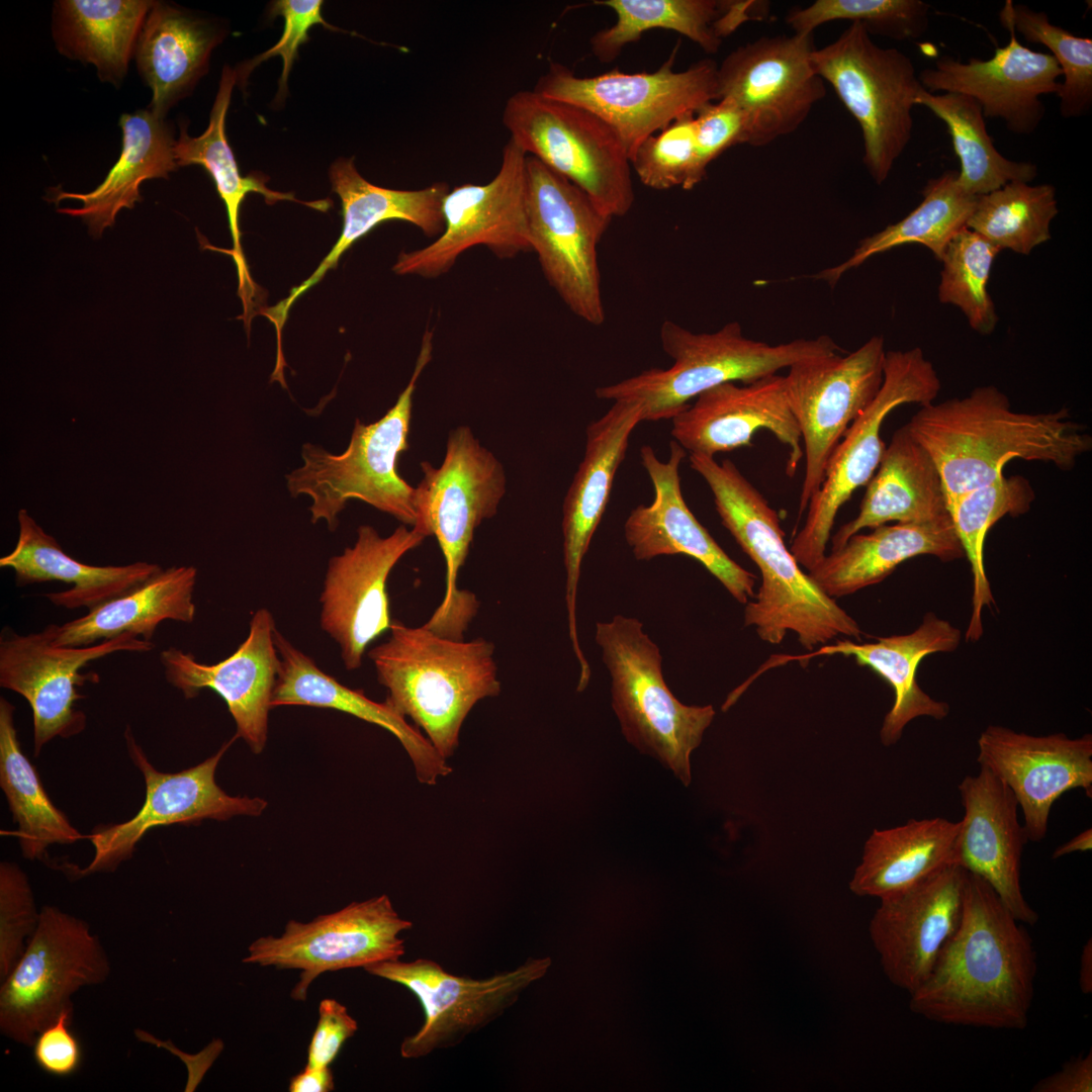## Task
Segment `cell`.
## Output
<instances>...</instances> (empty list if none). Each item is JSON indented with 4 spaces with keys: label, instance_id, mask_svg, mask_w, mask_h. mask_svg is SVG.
Returning <instances> with one entry per match:
<instances>
[{
    "label": "cell",
    "instance_id": "cell-1",
    "mask_svg": "<svg viewBox=\"0 0 1092 1092\" xmlns=\"http://www.w3.org/2000/svg\"><path fill=\"white\" fill-rule=\"evenodd\" d=\"M1021 924L985 880L968 873L960 925L910 994L911 1011L944 1024L1025 1028L1036 952Z\"/></svg>",
    "mask_w": 1092,
    "mask_h": 1092
},
{
    "label": "cell",
    "instance_id": "cell-2",
    "mask_svg": "<svg viewBox=\"0 0 1092 1092\" xmlns=\"http://www.w3.org/2000/svg\"><path fill=\"white\" fill-rule=\"evenodd\" d=\"M906 425L938 469L947 510L962 495L1001 476L1013 459L1069 470L1092 448L1086 428L1073 421L1067 408L1014 412L1008 396L994 385L923 405Z\"/></svg>",
    "mask_w": 1092,
    "mask_h": 1092
},
{
    "label": "cell",
    "instance_id": "cell-3",
    "mask_svg": "<svg viewBox=\"0 0 1092 1092\" xmlns=\"http://www.w3.org/2000/svg\"><path fill=\"white\" fill-rule=\"evenodd\" d=\"M691 467L710 487L722 525L761 574L755 600L744 609V625L761 640L779 644L794 632L812 650L839 636L859 640L857 622L801 568L785 544L778 513L729 459L690 454Z\"/></svg>",
    "mask_w": 1092,
    "mask_h": 1092
},
{
    "label": "cell",
    "instance_id": "cell-4",
    "mask_svg": "<svg viewBox=\"0 0 1092 1092\" xmlns=\"http://www.w3.org/2000/svg\"><path fill=\"white\" fill-rule=\"evenodd\" d=\"M388 639L368 651L385 699L411 718L445 759L459 745L463 722L477 702L497 697L494 645L442 637L393 620Z\"/></svg>",
    "mask_w": 1092,
    "mask_h": 1092
},
{
    "label": "cell",
    "instance_id": "cell-5",
    "mask_svg": "<svg viewBox=\"0 0 1092 1092\" xmlns=\"http://www.w3.org/2000/svg\"><path fill=\"white\" fill-rule=\"evenodd\" d=\"M433 334L426 330L413 375L386 414L371 424L355 421L348 447L340 454L305 443L302 464L286 475L288 492L306 495L310 521H324L330 531L351 499L364 502L405 526H415V487L397 471V460L408 448L413 398L417 382L432 358Z\"/></svg>",
    "mask_w": 1092,
    "mask_h": 1092
},
{
    "label": "cell",
    "instance_id": "cell-6",
    "mask_svg": "<svg viewBox=\"0 0 1092 1092\" xmlns=\"http://www.w3.org/2000/svg\"><path fill=\"white\" fill-rule=\"evenodd\" d=\"M663 351L673 360L668 368H650L615 384L596 389L600 399H636L641 421L668 420L701 393L726 382L747 383L777 374L783 368L841 349L828 336L796 339L769 345L746 338L738 322L714 333H694L664 321L659 331Z\"/></svg>",
    "mask_w": 1092,
    "mask_h": 1092
},
{
    "label": "cell",
    "instance_id": "cell-7",
    "mask_svg": "<svg viewBox=\"0 0 1092 1092\" xmlns=\"http://www.w3.org/2000/svg\"><path fill=\"white\" fill-rule=\"evenodd\" d=\"M421 467L424 476L415 487L414 528L425 537L437 538L446 564L444 598L423 626L442 637L461 640L479 604L472 593L458 589L457 577L475 529L497 511L506 492V474L497 458L464 426L449 434L439 467L428 461Z\"/></svg>",
    "mask_w": 1092,
    "mask_h": 1092
},
{
    "label": "cell",
    "instance_id": "cell-8",
    "mask_svg": "<svg viewBox=\"0 0 1092 1092\" xmlns=\"http://www.w3.org/2000/svg\"><path fill=\"white\" fill-rule=\"evenodd\" d=\"M595 639L612 680V705L626 739L668 766L685 786L690 756L715 717L711 705L688 706L670 692L658 646L636 618L596 624Z\"/></svg>",
    "mask_w": 1092,
    "mask_h": 1092
},
{
    "label": "cell",
    "instance_id": "cell-9",
    "mask_svg": "<svg viewBox=\"0 0 1092 1092\" xmlns=\"http://www.w3.org/2000/svg\"><path fill=\"white\" fill-rule=\"evenodd\" d=\"M816 73L834 89L857 121L863 164L881 185L910 143L912 110L923 88L912 60L878 46L857 22L812 54Z\"/></svg>",
    "mask_w": 1092,
    "mask_h": 1092
},
{
    "label": "cell",
    "instance_id": "cell-10",
    "mask_svg": "<svg viewBox=\"0 0 1092 1092\" xmlns=\"http://www.w3.org/2000/svg\"><path fill=\"white\" fill-rule=\"evenodd\" d=\"M503 123L529 156L581 189L612 218L635 200L631 163L616 130L594 112L534 90L507 100Z\"/></svg>",
    "mask_w": 1092,
    "mask_h": 1092
},
{
    "label": "cell",
    "instance_id": "cell-11",
    "mask_svg": "<svg viewBox=\"0 0 1092 1092\" xmlns=\"http://www.w3.org/2000/svg\"><path fill=\"white\" fill-rule=\"evenodd\" d=\"M676 46L654 72L625 73L618 68L580 77L551 62L539 77L537 93L583 107L610 124L621 138L629 159L650 135L679 115L697 112L718 100V65L711 59L675 72Z\"/></svg>",
    "mask_w": 1092,
    "mask_h": 1092
},
{
    "label": "cell",
    "instance_id": "cell-12",
    "mask_svg": "<svg viewBox=\"0 0 1092 1092\" xmlns=\"http://www.w3.org/2000/svg\"><path fill=\"white\" fill-rule=\"evenodd\" d=\"M108 957L84 920L44 906L37 926L0 988V1031L31 1046L35 1036L72 1009L80 988L102 984Z\"/></svg>",
    "mask_w": 1092,
    "mask_h": 1092
},
{
    "label": "cell",
    "instance_id": "cell-13",
    "mask_svg": "<svg viewBox=\"0 0 1092 1092\" xmlns=\"http://www.w3.org/2000/svg\"><path fill=\"white\" fill-rule=\"evenodd\" d=\"M940 387L933 364L920 348L886 352L882 386L834 449L804 526L792 542L790 550L800 565L809 570L823 559L839 509L878 469L886 449L881 438L886 417L905 403L933 402Z\"/></svg>",
    "mask_w": 1092,
    "mask_h": 1092
},
{
    "label": "cell",
    "instance_id": "cell-14",
    "mask_svg": "<svg viewBox=\"0 0 1092 1092\" xmlns=\"http://www.w3.org/2000/svg\"><path fill=\"white\" fill-rule=\"evenodd\" d=\"M527 211L532 251L572 313L593 326L606 318L598 249L612 217L581 189L527 156Z\"/></svg>",
    "mask_w": 1092,
    "mask_h": 1092
},
{
    "label": "cell",
    "instance_id": "cell-15",
    "mask_svg": "<svg viewBox=\"0 0 1092 1092\" xmlns=\"http://www.w3.org/2000/svg\"><path fill=\"white\" fill-rule=\"evenodd\" d=\"M813 33L764 35L729 53L717 70L718 100L745 117V142L763 147L799 128L826 95L812 64Z\"/></svg>",
    "mask_w": 1092,
    "mask_h": 1092
},
{
    "label": "cell",
    "instance_id": "cell-16",
    "mask_svg": "<svg viewBox=\"0 0 1092 1092\" xmlns=\"http://www.w3.org/2000/svg\"><path fill=\"white\" fill-rule=\"evenodd\" d=\"M412 927L383 894L309 922L289 920L280 936L254 940L243 963L298 970L291 997L303 1001L310 984L324 973L399 960L405 953L400 933Z\"/></svg>",
    "mask_w": 1092,
    "mask_h": 1092
},
{
    "label": "cell",
    "instance_id": "cell-17",
    "mask_svg": "<svg viewBox=\"0 0 1092 1092\" xmlns=\"http://www.w3.org/2000/svg\"><path fill=\"white\" fill-rule=\"evenodd\" d=\"M886 352L884 338L874 336L845 356L814 357L788 368L786 394L805 457L799 516L820 488L828 461L845 431L878 394Z\"/></svg>",
    "mask_w": 1092,
    "mask_h": 1092
},
{
    "label": "cell",
    "instance_id": "cell-18",
    "mask_svg": "<svg viewBox=\"0 0 1092 1092\" xmlns=\"http://www.w3.org/2000/svg\"><path fill=\"white\" fill-rule=\"evenodd\" d=\"M527 156L509 139L493 179L483 185L465 183L449 190L442 205L443 233L424 248L401 252L393 272L435 278L447 273L462 253L475 246H485L502 259L532 251Z\"/></svg>",
    "mask_w": 1092,
    "mask_h": 1092
},
{
    "label": "cell",
    "instance_id": "cell-19",
    "mask_svg": "<svg viewBox=\"0 0 1092 1092\" xmlns=\"http://www.w3.org/2000/svg\"><path fill=\"white\" fill-rule=\"evenodd\" d=\"M548 966L547 960L529 961L484 979L456 976L429 959L386 961L364 970L404 986L421 1004L423 1025L399 1049L402 1058L414 1060L453 1048L498 1018Z\"/></svg>",
    "mask_w": 1092,
    "mask_h": 1092
},
{
    "label": "cell",
    "instance_id": "cell-20",
    "mask_svg": "<svg viewBox=\"0 0 1092 1092\" xmlns=\"http://www.w3.org/2000/svg\"><path fill=\"white\" fill-rule=\"evenodd\" d=\"M124 737L128 754L145 779V802L131 819L94 828L88 835L94 847L93 858L84 869H71L76 877L116 870L132 856L136 843L153 828L197 824L205 819L224 821L238 815L259 816L268 805L259 797L230 796L215 782L216 767L238 738L236 734L216 753L178 772L156 769L129 727Z\"/></svg>",
    "mask_w": 1092,
    "mask_h": 1092
},
{
    "label": "cell",
    "instance_id": "cell-21",
    "mask_svg": "<svg viewBox=\"0 0 1092 1092\" xmlns=\"http://www.w3.org/2000/svg\"><path fill=\"white\" fill-rule=\"evenodd\" d=\"M55 624L28 635L10 633L0 640V686L26 699L32 710L33 746L41 748L57 736L69 738L86 727V715L75 703L84 696L77 691L95 674L80 670L90 661L118 651L147 652L151 641L132 633L83 647L54 643Z\"/></svg>",
    "mask_w": 1092,
    "mask_h": 1092
},
{
    "label": "cell",
    "instance_id": "cell-22",
    "mask_svg": "<svg viewBox=\"0 0 1092 1092\" xmlns=\"http://www.w3.org/2000/svg\"><path fill=\"white\" fill-rule=\"evenodd\" d=\"M425 538L405 525L386 537L361 525L355 543L330 558L320 597V625L339 645L347 670L358 669L368 646L389 631L388 576Z\"/></svg>",
    "mask_w": 1092,
    "mask_h": 1092
},
{
    "label": "cell",
    "instance_id": "cell-23",
    "mask_svg": "<svg viewBox=\"0 0 1092 1092\" xmlns=\"http://www.w3.org/2000/svg\"><path fill=\"white\" fill-rule=\"evenodd\" d=\"M968 872L947 864L880 898L869 932L885 976L911 994L928 977L960 925Z\"/></svg>",
    "mask_w": 1092,
    "mask_h": 1092
},
{
    "label": "cell",
    "instance_id": "cell-24",
    "mask_svg": "<svg viewBox=\"0 0 1092 1092\" xmlns=\"http://www.w3.org/2000/svg\"><path fill=\"white\" fill-rule=\"evenodd\" d=\"M978 749L979 764L1014 795L1028 841L1046 836L1052 806L1064 793L1081 788L1091 797V734L1034 736L990 725L980 734Z\"/></svg>",
    "mask_w": 1092,
    "mask_h": 1092
},
{
    "label": "cell",
    "instance_id": "cell-25",
    "mask_svg": "<svg viewBox=\"0 0 1092 1092\" xmlns=\"http://www.w3.org/2000/svg\"><path fill=\"white\" fill-rule=\"evenodd\" d=\"M1003 27L1009 32V42L997 48L992 58L964 63L943 56L918 78L926 91L970 96L980 104L985 118L1002 119L1011 132L1028 135L1045 113L1040 96L1059 95L1058 79L1063 73L1054 56L1022 46L1011 26Z\"/></svg>",
    "mask_w": 1092,
    "mask_h": 1092
},
{
    "label": "cell",
    "instance_id": "cell-26",
    "mask_svg": "<svg viewBox=\"0 0 1092 1092\" xmlns=\"http://www.w3.org/2000/svg\"><path fill=\"white\" fill-rule=\"evenodd\" d=\"M271 612L260 608L252 615L249 634L236 651L213 664L196 660L193 654L169 647L160 654L166 680L186 699L201 690L215 692L233 716L238 738L255 754L266 746L272 694L280 665Z\"/></svg>",
    "mask_w": 1092,
    "mask_h": 1092
},
{
    "label": "cell",
    "instance_id": "cell-27",
    "mask_svg": "<svg viewBox=\"0 0 1092 1092\" xmlns=\"http://www.w3.org/2000/svg\"><path fill=\"white\" fill-rule=\"evenodd\" d=\"M686 452L673 440L668 459L661 461L650 446L641 447V464L651 480L654 498L649 506L640 505L630 512L624 524L626 542L637 560L675 554L698 560L737 602L747 604L755 596L756 575L718 545L685 502L679 465Z\"/></svg>",
    "mask_w": 1092,
    "mask_h": 1092
},
{
    "label": "cell",
    "instance_id": "cell-28",
    "mask_svg": "<svg viewBox=\"0 0 1092 1092\" xmlns=\"http://www.w3.org/2000/svg\"><path fill=\"white\" fill-rule=\"evenodd\" d=\"M671 435L690 454L714 457L750 446L758 430L769 431L788 447L786 472L793 476L804 457L798 423L790 407L785 378L774 374L751 382H726L695 398L671 419Z\"/></svg>",
    "mask_w": 1092,
    "mask_h": 1092
},
{
    "label": "cell",
    "instance_id": "cell-29",
    "mask_svg": "<svg viewBox=\"0 0 1092 1092\" xmlns=\"http://www.w3.org/2000/svg\"><path fill=\"white\" fill-rule=\"evenodd\" d=\"M964 816L959 821L952 863L985 880L1014 918L1033 925L1037 913L1023 896L1020 869L1028 841L1009 788L987 767L958 786Z\"/></svg>",
    "mask_w": 1092,
    "mask_h": 1092
},
{
    "label": "cell",
    "instance_id": "cell-30",
    "mask_svg": "<svg viewBox=\"0 0 1092 1092\" xmlns=\"http://www.w3.org/2000/svg\"><path fill=\"white\" fill-rule=\"evenodd\" d=\"M642 403L615 400L610 410L586 428L585 452L563 502V560L568 634L579 671L589 664L578 642L576 595L583 557L607 509L616 472L625 458L630 435L642 422Z\"/></svg>",
    "mask_w": 1092,
    "mask_h": 1092
},
{
    "label": "cell",
    "instance_id": "cell-31",
    "mask_svg": "<svg viewBox=\"0 0 1092 1092\" xmlns=\"http://www.w3.org/2000/svg\"><path fill=\"white\" fill-rule=\"evenodd\" d=\"M330 180L342 203L343 229L337 243L306 280L293 287L286 298L261 312L275 326L278 351L282 350L281 332L292 304L375 226L398 219L416 225L428 237H439L444 231L442 205L449 191L445 182H435L417 190L379 187L363 178L354 158L336 160L330 168Z\"/></svg>",
    "mask_w": 1092,
    "mask_h": 1092
},
{
    "label": "cell",
    "instance_id": "cell-32",
    "mask_svg": "<svg viewBox=\"0 0 1092 1092\" xmlns=\"http://www.w3.org/2000/svg\"><path fill=\"white\" fill-rule=\"evenodd\" d=\"M960 642V629L928 613L912 633L878 638L869 643L837 640L803 655L775 656L776 660L770 665L841 654L852 656L859 665L873 669L894 691L893 706L886 714L880 731L882 743L891 746L901 738L905 726L913 719L924 716L942 720L948 715V704L927 695L916 680V671L922 658L936 652L953 651Z\"/></svg>",
    "mask_w": 1092,
    "mask_h": 1092
},
{
    "label": "cell",
    "instance_id": "cell-33",
    "mask_svg": "<svg viewBox=\"0 0 1092 1092\" xmlns=\"http://www.w3.org/2000/svg\"><path fill=\"white\" fill-rule=\"evenodd\" d=\"M274 640L280 665L272 694V708L308 706L335 709L382 727L401 743L422 784L433 786L439 778L452 772L447 759L440 755L430 740L407 723L406 718L387 701L375 702L363 690L342 685L277 629Z\"/></svg>",
    "mask_w": 1092,
    "mask_h": 1092
},
{
    "label": "cell",
    "instance_id": "cell-34",
    "mask_svg": "<svg viewBox=\"0 0 1092 1092\" xmlns=\"http://www.w3.org/2000/svg\"><path fill=\"white\" fill-rule=\"evenodd\" d=\"M919 555H932L944 562L965 557L949 515L926 522L885 524L869 534L856 533L807 573L834 599L881 582L901 563Z\"/></svg>",
    "mask_w": 1092,
    "mask_h": 1092
},
{
    "label": "cell",
    "instance_id": "cell-35",
    "mask_svg": "<svg viewBox=\"0 0 1092 1092\" xmlns=\"http://www.w3.org/2000/svg\"><path fill=\"white\" fill-rule=\"evenodd\" d=\"M949 515L938 469L907 425L895 431L871 480L857 516L832 538L836 550L864 528L918 523Z\"/></svg>",
    "mask_w": 1092,
    "mask_h": 1092
},
{
    "label": "cell",
    "instance_id": "cell-36",
    "mask_svg": "<svg viewBox=\"0 0 1092 1092\" xmlns=\"http://www.w3.org/2000/svg\"><path fill=\"white\" fill-rule=\"evenodd\" d=\"M18 538L14 549L0 558V566L15 573L17 585L46 581L71 583L72 587L46 594L54 605L88 610L111 600L159 572L158 564L89 565L68 555L24 509L18 511Z\"/></svg>",
    "mask_w": 1092,
    "mask_h": 1092
},
{
    "label": "cell",
    "instance_id": "cell-37",
    "mask_svg": "<svg viewBox=\"0 0 1092 1092\" xmlns=\"http://www.w3.org/2000/svg\"><path fill=\"white\" fill-rule=\"evenodd\" d=\"M616 14V22L590 37V50L602 63L617 59L622 50L652 29L675 31L707 54H716L723 38L753 19L757 1L719 0H598Z\"/></svg>",
    "mask_w": 1092,
    "mask_h": 1092
},
{
    "label": "cell",
    "instance_id": "cell-38",
    "mask_svg": "<svg viewBox=\"0 0 1092 1092\" xmlns=\"http://www.w3.org/2000/svg\"><path fill=\"white\" fill-rule=\"evenodd\" d=\"M197 570L194 566L161 569L146 581L108 600L78 619L56 625L54 643L83 647L124 633L151 641L165 620L190 624L196 608L193 602Z\"/></svg>",
    "mask_w": 1092,
    "mask_h": 1092
},
{
    "label": "cell",
    "instance_id": "cell-39",
    "mask_svg": "<svg viewBox=\"0 0 1092 1092\" xmlns=\"http://www.w3.org/2000/svg\"><path fill=\"white\" fill-rule=\"evenodd\" d=\"M237 79V72L224 67L207 128L199 136L194 138L188 135L181 127L179 139L174 145V157L177 167L199 165L214 181L226 209L233 240L231 254L239 277V295L243 301L244 312L248 313L254 305L252 300L257 297L255 296L257 288L250 276L241 244L239 217L246 195L257 192L262 194L269 204L279 200H292L322 211H326L330 206L328 200L303 202L297 200L292 193L270 190L266 187L265 178L262 175L247 177L241 175L225 134V117Z\"/></svg>",
    "mask_w": 1092,
    "mask_h": 1092
},
{
    "label": "cell",
    "instance_id": "cell-40",
    "mask_svg": "<svg viewBox=\"0 0 1092 1092\" xmlns=\"http://www.w3.org/2000/svg\"><path fill=\"white\" fill-rule=\"evenodd\" d=\"M121 153L105 179L87 193L57 191L53 200L75 199L78 208H61L59 212L77 216L88 225L92 235L100 237L112 226L122 208H132L142 200L140 185L152 178H166L177 167L175 142L163 118L151 110L123 114Z\"/></svg>",
    "mask_w": 1092,
    "mask_h": 1092
},
{
    "label": "cell",
    "instance_id": "cell-41",
    "mask_svg": "<svg viewBox=\"0 0 1092 1092\" xmlns=\"http://www.w3.org/2000/svg\"><path fill=\"white\" fill-rule=\"evenodd\" d=\"M219 37L206 21L154 2L135 46L139 70L153 93L154 114L164 118L205 72Z\"/></svg>",
    "mask_w": 1092,
    "mask_h": 1092
},
{
    "label": "cell",
    "instance_id": "cell-42",
    "mask_svg": "<svg viewBox=\"0 0 1092 1092\" xmlns=\"http://www.w3.org/2000/svg\"><path fill=\"white\" fill-rule=\"evenodd\" d=\"M959 821L910 819L901 826L875 829L849 883L858 896L883 898L904 890L952 863Z\"/></svg>",
    "mask_w": 1092,
    "mask_h": 1092
},
{
    "label": "cell",
    "instance_id": "cell-43",
    "mask_svg": "<svg viewBox=\"0 0 1092 1092\" xmlns=\"http://www.w3.org/2000/svg\"><path fill=\"white\" fill-rule=\"evenodd\" d=\"M148 0H63L55 5L54 35L60 52L93 64L100 79L118 82L146 17Z\"/></svg>",
    "mask_w": 1092,
    "mask_h": 1092
},
{
    "label": "cell",
    "instance_id": "cell-44",
    "mask_svg": "<svg viewBox=\"0 0 1092 1092\" xmlns=\"http://www.w3.org/2000/svg\"><path fill=\"white\" fill-rule=\"evenodd\" d=\"M920 204L900 221L862 239L852 255L837 266L814 277L833 287L850 269L871 257L905 244H921L941 259L949 241L964 228L975 208L977 196L966 192L958 182V171L948 170L927 181Z\"/></svg>",
    "mask_w": 1092,
    "mask_h": 1092
},
{
    "label": "cell",
    "instance_id": "cell-45",
    "mask_svg": "<svg viewBox=\"0 0 1092 1092\" xmlns=\"http://www.w3.org/2000/svg\"><path fill=\"white\" fill-rule=\"evenodd\" d=\"M14 706L0 699V787L14 832L27 859H42L52 844H72L83 835L50 800L37 771L23 753L14 725Z\"/></svg>",
    "mask_w": 1092,
    "mask_h": 1092
},
{
    "label": "cell",
    "instance_id": "cell-46",
    "mask_svg": "<svg viewBox=\"0 0 1092 1092\" xmlns=\"http://www.w3.org/2000/svg\"><path fill=\"white\" fill-rule=\"evenodd\" d=\"M916 105L925 106L946 124L961 165L958 182L966 192L984 195L1009 182L1029 183L1036 177L1035 164L1010 160L996 149L982 108L970 96L922 88Z\"/></svg>",
    "mask_w": 1092,
    "mask_h": 1092
},
{
    "label": "cell",
    "instance_id": "cell-47",
    "mask_svg": "<svg viewBox=\"0 0 1092 1092\" xmlns=\"http://www.w3.org/2000/svg\"><path fill=\"white\" fill-rule=\"evenodd\" d=\"M1035 493L1023 476L1004 474L956 500L948 514L973 574L972 614L966 639L978 641L983 635L982 612L991 608L994 597L986 574L984 546L988 531L1009 515L1018 517L1030 510Z\"/></svg>",
    "mask_w": 1092,
    "mask_h": 1092
},
{
    "label": "cell",
    "instance_id": "cell-48",
    "mask_svg": "<svg viewBox=\"0 0 1092 1092\" xmlns=\"http://www.w3.org/2000/svg\"><path fill=\"white\" fill-rule=\"evenodd\" d=\"M1058 212L1053 185L1012 181L977 196L967 229L978 233L1000 251L1008 249L1028 255L1051 239V222Z\"/></svg>",
    "mask_w": 1092,
    "mask_h": 1092
},
{
    "label": "cell",
    "instance_id": "cell-49",
    "mask_svg": "<svg viewBox=\"0 0 1092 1092\" xmlns=\"http://www.w3.org/2000/svg\"><path fill=\"white\" fill-rule=\"evenodd\" d=\"M1002 26L1009 25L1025 40L1040 43L1051 51L1063 76L1060 112L1064 118L1087 115L1092 108V39L1072 34L1053 24L1043 11L1005 1L998 12Z\"/></svg>",
    "mask_w": 1092,
    "mask_h": 1092
},
{
    "label": "cell",
    "instance_id": "cell-50",
    "mask_svg": "<svg viewBox=\"0 0 1092 1092\" xmlns=\"http://www.w3.org/2000/svg\"><path fill=\"white\" fill-rule=\"evenodd\" d=\"M999 252L978 233L964 228L949 241L939 260V301L959 307L970 327L982 335L991 334L998 323L987 284Z\"/></svg>",
    "mask_w": 1092,
    "mask_h": 1092
},
{
    "label": "cell",
    "instance_id": "cell-51",
    "mask_svg": "<svg viewBox=\"0 0 1092 1092\" xmlns=\"http://www.w3.org/2000/svg\"><path fill=\"white\" fill-rule=\"evenodd\" d=\"M929 10L921 0H817L790 10L785 20L795 33H813L824 23L848 20L860 23L871 35L908 40L925 34Z\"/></svg>",
    "mask_w": 1092,
    "mask_h": 1092
},
{
    "label": "cell",
    "instance_id": "cell-52",
    "mask_svg": "<svg viewBox=\"0 0 1092 1092\" xmlns=\"http://www.w3.org/2000/svg\"><path fill=\"white\" fill-rule=\"evenodd\" d=\"M646 187L692 190L701 183L696 170L695 112H687L647 138L630 159Z\"/></svg>",
    "mask_w": 1092,
    "mask_h": 1092
},
{
    "label": "cell",
    "instance_id": "cell-53",
    "mask_svg": "<svg viewBox=\"0 0 1092 1092\" xmlns=\"http://www.w3.org/2000/svg\"><path fill=\"white\" fill-rule=\"evenodd\" d=\"M40 912V911H39ZM39 912L28 879L14 862L0 864V977L8 976L34 932Z\"/></svg>",
    "mask_w": 1092,
    "mask_h": 1092
},
{
    "label": "cell",
    "instance_id": "cell-54",
    "mask_svg": "<svg viewBox=\"0 0 1092 1092\" xmlns=\"http://www.w3.org/2000/svg\"><path fill=\"white\" fill-rule=\"evenodd\" d=\"M323 3L320 0H279L274 2L271 8L272 15H280L284 19L282 36L268 51L245 64L241 78H246L260 63L279 56L283 61V69L279 80V94H285L291 67L297 57L299 46L308 40V30L315 24H323L332 30H341L323 18Z\"/></svg>",
    "mask_w": 1092,
    "mask_h": 1092
},
{
    "label": "cell",
    "instance_id": "cell-55",
    "mask_svg": "<svg viewBox=\"0 0 1092 1092\" xmlns=\"http://www.w3.org/2000/svg\"><path fill=\"white\" fill-rule=\"evenodd\" d=\"M696 170L702 182L709 165L727 149L744 144L745 117L725 99L711 102L695 113Z\"/></svg>",
    "mask_w": 1092,
    "mask_h": 1092
},
{
    "label": "cell",
    "instance_id": "cell-56",
    "mask_svg": "<svg viewBox=\"0 0 1092 1092\" xmlns=\"http://www.w3.org/2000/svg\"><path fill=\"white\" fill-rule=\"evenodd\" d=\"M72 1017V1009L63 1011L53 1023L37 1033L31 1045L36 1065L52 1076H71L82 1064L81 1043L70 1029Z\"/></svg>",
    "mask_w": 1092,
    "mask_h": 1092
},
{
    "label": "cell",
    "instance_id": "cell-57",
    "mask_svg": "<svg viewBox=\"0 0 1092 1092\" xmlns=\"http://www.w3.org/2000/svg\"><path fill=\"white\" fill-rule=\"evenodd\" d=\"M357 1029L358 1023L346 1006L335 999L322 1000L317 1024L308 1044L306 1065L330 1066Z\"/></svg>",
    "mask_w": 1092,
    "mask_h": 1092
},
{
    "label": "cell",
    "instance_id": "cell-58",
    "mask_svg": "<svg viewBox=\"0 0 1092 1092\" xmlns=\"http://www.w3.org/2000/svg\"><path fill=\"white\" fill-rule=\"evenodd\" d=\"M1032 1092H1091L1092 1053L1065 1063L1058 1072L1037 1081Z\"/></svg>",
    "mask_w": 1092,
    "mask_h": 1092
},
{
    "label": "cell",
    "instance_id": "cell-59",
    "mask_svg": "<svg viewBox=\"0 0 1092 1092\" xmlns=\"http://www.w3.org/2000/svg\"><path fill=\"white\" fill-rule=\"evenodd\" d=\"M334 1076L330 1066H309L294 1075L288 1089L291 1092H329L334 1090Z\"/></svg>",
    "mask_w": 1092,
    "mask_h": 1092
},
{
    "label": "cell",
    "instance_id": "cell-60",
    "mask_svg": "<svg viewBox=\"0 0 1092 1092\" xmlns=\"http://www.w3.org/2000/svg\"><path fill=\"white\" fill-rule=\"evenodd\" d=\"M1092 847V829L1088 828L1074 836L1069 841L1059 845L1053 852L1052 858L1057 859L1074 852H1086Z\"/></svg>",
    "mask_w": 1092,
    "mask_h": 1092
},
{
    "label": "cell",
    "instance_id": "cell-61",
    "mask_svg": "<svg viewBox=\"0 0 1092 1092\" xmlns=\"http://www.w3.org/2000/svg\"><path fill=\"white\" fill-rule=\"evenodd\" d=\"M1079 986L1085 994L1092 992V942L1090 938L1085 943L1080 957Z\"/></svg>",
    "mask_w": 1092,
    "mask_h": 1092
}]
</instances>
